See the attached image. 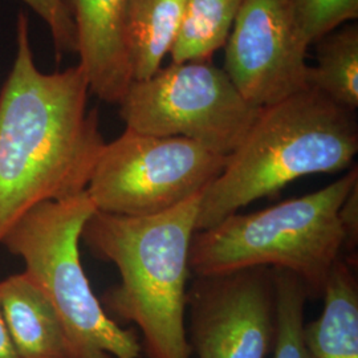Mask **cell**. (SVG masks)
Returning <instances> with one entry per match:
<instances>
[{
    "label": "cell",
    "mask_w": 358,
    "mask_h": 358,
    "mask_svg": "<svg viewBox=\"0 0 358 358\" xmlns=\"http://www.w3.org/2000/svg\"><path fill=\"white\" fill-rule=\"evenodd\" d=\"M47 23L57 57L76 53V29L62 0H22Z\"/></svg>",
    "instance_id": "ac0fdd59"
},
{
    "label": "cell",
    "mask_w": 358,
    "mask_h": 358,
    "mask_svg": "<svg viewBox=\"0 0 358 358\" xmlns=\"http://www.w3.org/2000/svg\"><path fill=\"white\" fill-rule=\"evenodd\" d=\"M0 301L19 358H76L48 296L26 271L0 282Z\"/></svg>",
    "instance_id": "8fae6325"
},
{
    "label": "cell",
    "mask_w": 358,
    "mask_h": 358,
    "mask_svg": "<svg viewBox=\"0 0 358 358\" xmlns=\"http://www.w3.org/2000/svg\"><path fill=\"white\" fill-rule=\"evenodd\" d=\"M94 210L87 192L38 203L13 223L1 244L23 259L27 273L51 300L76 358H140L138 336L105 312L81 264V232Z\"/></svg>",
    "instance_id": "5b68a950"
},
{
    "label": "cell",
    "mask_w": 358,
    "mask_h": 358,
    "mask_svg": "<svg viewBox=\"0 0 358 358\" xmlns=\"http://www.w3.org/2000/svg\"><path fill=\"white\" fill-rule=\"evenodd\" d=\"M316 45V65L308 66L307 85L349 110L358 108V26L344 24Z\"/></svg>",
    "instance_id": "5bb4252c"
},
{
    "label": "cell",
    "mask_w": 358,
    "mask_h": 358,
    "mask_svg": "<svg viewBox=\"0 0 358 358\" xmlns=\"http://www.w3.org/2000/svg\"><path fill=\"white\" fill-rule=\"evenodd\" d=\"M76 29L78 65L90 93L106 103L121 101L133 81L127 50L128 0H62Z\"/></svg>",
    "instance_id": "30bf717a"
},
{
    "label": "cell",
    "mask_w": 358,
    "mask_h": 358,
    "mask_svg": "<svg viewBox=\"0 0 358 358\" xmlns=\"http://www.w3.org/2000/svg\"><path fill=\"white\" fill-rule=\"evenodd\" d=\"M189 0H128L127 50L133 81L162 68L176 43Z\"/></svg>",
    "instance_id": "4fadbf2b"
},
{
    "label": "cell",
    "mask_w": 358,
    "mask_h": 358,
    "mask_svg": "<svg viewBox=\"0 0 358 358\" xmlns=\"http://www.w3.org/2000/svg\"><path fill=\"white\" fill-rule=\"evenodd\" d=\"M17 52L0 92V244L29 208L85 192L105 140L90 83L77 64L44 73L35 64L24 13Z\"/></svg>",
    "instance_id": "6da1fadb"
},
{
    "label": "cell",
    "mask_w": 358,
    "mask_h": 358,
    "mask_svg": "<svg viewBox=\"0 0 358 358\" xmlns=\"http://www.w3.org/2000/svg\"><path fill=\"white\" fill-rule=\"evenodd\" d=\"M118 106L128 129L187 138L222 155L239 146L260 110L211 62L171 63L134 80Z\"/></svg>",
    "instance_id": "8992f818"
},
{
    "label": "cell",
    "mask_w": 358,
    "mask_h": 358,
    "mask_svg": "<svg viewBox=\"0 0 358 358\" xmlns=\"http://www.w3.org/2000/svg\"><path fill=\"white\" fill-rule=\"evenodd\" d=\"M320 317L304 324L313 358H358V282L353 262L341 257L333 267L322 296Z\"/></svg>",
    "instance_id": "7c38bea8"
},
{
    "label": "cell",
    "mask_w": 358,
    "mask_h": 358,
    "mask_svg": "<svg viewBox=\"0 0 358 358\" xmlns=\"http://www.w3.org/2000/svg\"><path fill=\"white\" fill-rule=\"evenodd\" d=\"M309 47L349 20H357L358 0H291Z\"/></svg>",
    "instance_id": "e0dca14e"
},
{
    "label": "cell",
    "mask_w": 358,
    "mask_h": 358,
    "mask_svg": "<svg viewBox=\"0 0 358 358\" xmlns=\"http://www.w3.org/2000/svg\"><path fill=\"white\" fill-rule=\"evenodd\" d=\"M215 153L182 137H157L131 129L105 143L87 194L97 211L152 217L203 192L226 165Z\"/></svg>",
    "instance_id": "52a82bcc"
},
{
    "label": "cell",
    "mask_w": 358,
    "mask_h": 358,
    "mask_svg": "<svg viewBox=\"0 0 358 358\" xmlns=\"http://www.w3.org/2000/svg\"><path fill=\"white\" fill-rule=\"evenodd\" d=\"M276 304V336L273 358H313L304 338L307 288L292 272L272 268Z\"/></svg>",
    "instance_id": "2e32d148"
},
{
    "label": "cell",
    "mask_w": 358,
    "mask_h": 358,
    "mask_svg": "<svg viewBox=\"0 0 358 358\" xmlns=\"http://www.w3.org/2000/svg\"><path fill=\"white\" fill-rule=\"evenodd\" d=\"M224 47V72L255 108L308 88L309 44L291 0H242Z\"/></svg>",
    "instance_id": "9c48e42d"
},
{
    "label": "cell",
    "mask_w": 358,
    "mask_h": 358,
    "mask_svg": "<svg viewBox=\"0 0 358 358\" xmlns=\"http://www.w3.org/2000/svg\"><path fill=\"white\" fill-rule=\"evenodd\" d=\"M202 192L152 217H122L94 210L81 241L94 257L113 263L121 282L101 306L136 324L149 358H192L185 328L189 256Z\"/></svg>",
    "instance_id": "7a4b0ae2"
},
{
    "label": "cell",
    "mask_w": 358,
    "mask_h": 358,
    "mask_svg": "<svg viewBox=\"0 0 358 358\" xmlns=\"http://www.w3.org/2000/svg\"><path fill=\"white\" fill-rule=\"evenodd\" d=\"M357 152L355 112L319 90L308 87L260 108L243 141L202 192L195 229L214 227L296 179L346 170Z\"/></svg>",
    "instance_id": "3957f363"
},
{
    "label": "cell",
    "mask_w": 358,
    "mask_h": 358,
    "mask_svg": "<svg viewBox=\"0 0 358 358\" xmlns=\"http://www.w3.org/2000/svg\"><path fill=\"white\" fill-rule=\"evenodd\" d=\"M0 358H19L13 348L10 333L7 329V324L4 320L1 301H0Z\"/></svg>",
    "instance_id": "d6986e66"
},
{
    "label": "cell",
    "mask_w": 358,
    "mask_h": 358,
    "mask_svg": "<svg viewBox=\"0 0 358 358\" xmlns=\"http://www.w3.org/2000/svg\"><path fill=\"white\" fill-rule=\"evenodd\" d=\"M196 358H267L276 336L273 272L252 267L195 276L186 296Z\"/></svg>",
    "instance_id": "ba28073f"
},
{
    "label": "cell",
    "mask_w": 358,
    "mask_h": 358,
    "mask_svg": "<svg viewBox=\"0 0 358 358\" xmlns=\"http://www.w3.org/2000/svg\"><path fill=\"white\" fill-rule=\"evenodd\" d=\"M358 186L357 166L317 192L251 214L235 213L195 231L189 267L195 276L252 267L292 272L309 297H320L348 250L341 207Z\"/></svg>",
    "instance_id": "277c9868"
},
{
    "label": "cell",
    "mask_w": 358,
    "mask_h": 358,
    "mask_svg": "<svg viewBox=\"0 0 358 358\" xmlns=\"http://www.w3.org/2000/svg\"><path fill=\"white\" fill-rule=\"evenodd\" d=\"M242 0H189L170 51L173 63L211 62L224 47Z\"/></svg>",
    "instance_id": "9a60e30c"
}]
</instances>
